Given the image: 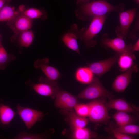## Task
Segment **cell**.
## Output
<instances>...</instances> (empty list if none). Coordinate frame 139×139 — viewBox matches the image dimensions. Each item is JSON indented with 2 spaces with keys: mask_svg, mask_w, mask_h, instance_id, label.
<instances>
[{
  "mask_svg": "<svg viewBox=\"0 0 139 139\" xmlns=\"http://www.w3.org/2000/svg\"><path fill=\"white\" fill-rule=\"evenodd\" d=\"M68 113L69 121L70 128L72 131L85 127L88 124L89 119L85 117L80 116L73 110Z\"/></svg>",
  "mask_w": 139,
  "mask_h": 139,
  "instance_id": "cell-20",
  "label": "cell"
},
{
  "mask_svg": "<svg viewBox=\"0 0 139 139\" xmlns=\"http://www.w3.org/2000/svg\"><path fill=\"white\" fill-rule=\"evenodd\" d=\"M77 9L75 11L76 16L82 20L92 19L93 17L107 14L114 12L119 13L123 11V3L113 5L105 0H78Z\"/></svg>",
  "mask_w": 139,
  "mask_h": 139,
  "instance_id": "cell-1",
  "label": "cell"
},
{
  "mask_svg": "<svg viewBox=\"0 0 139 139\" xmlns=\"http://www.w3.org/2000/svg\"><path fill=\"white\" fill-rule=\"evenodd\" d=\"M106 106L111 109L116 110L118 111L135 113L138 114L139 107L129 103L122 99H113L105 103Z\"/></svg>",
  "mask_w": 139,
  "mask_h": 139,
  "instance_id": "cell-15",
  "label": "cell"
},
{
  "mask_svg": "<svg viewBox=\"0 0 139 139\" xmlns=\"http://www.w3.org/2000/svg\"><path fill=\"white\" fill-rule=\"evenodd\" d=\"M11 0H0V9L3 7Z\"/></svg>",
  "mask_w": 139,
  "mask_h": 139,
  "instance_id": "cell-32",
  "label": "cell"
},
{
  "mask_svg": "<svg viewBox=\"0 0 139 139\" xmlns=\"http://www.w3.org/2000/svg\"><path fill=\"white\" fill-rule=\"evenodd\" d=\"M101 42L103 46L111 48L118 53L127 54L136 57L133 52L130 50L124 39L120 37H117L115 38L109 39L105 37L102 39Z\"/></svg>",
  "mask_w": 139,
  "mask_h": 139,
  "instance_id": "cell-13",
  "label": "cell"
},
{
  "mask_svg": "<svg viewBox=\"0 0 139 139\" xmlns=\"http://www.w3.org/2000/svg\"><path fill=\"white\" fill-rule=\"evenodd\" d=\"M79 32L77 25L73 24L70 30L63 35L62 40L69 49L81 55L77 41L79 38Z\"/></svg>",
  "mask_w": 139,
  "mask_h": 139,
  "instance_id": "cell-14",
  "label": "cell"
},
{
  "mask_svg": "<svg viewBox=\"0 0 139 139\" xmlns=\"http://www.w3.org/2000/svg\"><path fill=\"white\" fill-rule=\"evenodd\" d=\"M18 9L19 12L18 14L12 20L7 22V25L14 33V36L30 29L33 23V20L27 17Z\"/></svg>",
  "mask_w": 139,
  "mask_h": 139,
  "instance_id": "cell-9",
  "label": "cell"
},
{
  "mask_svg": "<svg viewBox=\"0 0 139 139\" xmlns=\"http://www.w3.org/2000/svg\"><path fill=\"white\" fill-rule=\"evenodd\" d=\"M104 129L108 132L112 134L120 133L134 135H137L139 134V126L133 124L118 125L116 127L110 125L109 127H105Z\"/></svg>",
  "mask_w": 139,
  "mask_h": 139,
  "instance_id": "cell-17",
  "label": "cell"
},
{
  "mask_svg": "<svg viewBox=\"0 0 139 139\" xmlns=\"http://www.w3.org/2000/svg\"><path fill=\"white\" fill-rule=\"evenodd\" d=\"M78 98L88 100L95 99L105 97L109 100L114 99L115 96L103 86L98 79L94 77L92 81L77 95Z\"/></svg>",
  "mask_w": 139,
  "mask_h": 139,
  "instance_id": "cell-3",
  "label": "cell"
},
{
  "mask_svg": "<svg viewBox=\"0 0 139 139\" xmlns=\"http://www.w3.org/2000/svg\"><path fill=\"white\" fill-rule=\"evenodd\" d=\"M16 113L9 105L5 103L0 99V127L6 128L8 127L10 123L14 118Z\"/></svg>",
  "mask_w": 139,
  "mask_h": 139,
  "instance_id": "cell-16",
  "label": "cell"
},
{
  "mask_svg": "<svg viewBox=\"0 0 139 139\" xmlns=\"http://www.w3.org/2000/svg\"><path fill=\"white\" fill-rule=\"evenodd\" d=\"M39 81V83H36L29 80L25 82V84L40 95L55 99L60 90L56 81L50 80L43 77L40 78Z\"/></svg>",
  "mask_w": 139,
  "mask_h": 139,
  "instance_id": "cell-4",
  "label": "cell"
},
{
  "mask_svg": "<svg viewBox=\"0 0 139 139\" xmlns=\"http://www.w3.org/2000/svg\"><path fill=\"white\" fill-rule=\"evenodd\" d=\"M19 12L18 9L16 10L14 7L7 4L0 9V22L10 21Z\"/></svg>",
  "mask_w": 139,
  "mask_h": 139,
  "instance_id": "cell-22",
  "label": "cell"
},
{
  "mask_svg": "<svg viewBox=\"0 0 139 139\" xmlns=\"http://www.w3.org/2000/svg\"><path fill=\"white\" fill-rule=\"evenodd\" d=\"M49 59L46 57L36 60L34 66L36 68H40L48 79L56 81L60 77L61 74L57 68L49 65Z\"/></svg>",
  "mask_w": 139,
  "mask_h": 139,
  "instance_id": "cell-12",
  "label": "cell"
},
{
  "mask_svg": "<svg viewBox=\"0 0 139 139\" xmlns=\"http://www.w3.org/2000/svg\"><path fill=\"white\" fill-rule=\"evenodd\" d=\"M34 37L33 32L30 29L22 32L16 35H14L11 38V40L12 42H14L17 39L20 46L26 48L30 46L32 44Z\"/></svg>",
  "mask_w": 139,
  "mask_h": 139,
  "instance_id": "cell-18",
  "label": "cell"
},
{
  "mask_svg": "<svg viewBox=\"0 0 139 139\" xmlns=\"http://www.w3.org/2000/svg\"><path fill=\"white\" fill-rule=\"evenodd\" d=\"M113 134L114 136L117 139H133L134 137L128 134L120 133H114Z\"/></svg>",
  "mask_w": 139,
  "mask_h": 139,
  "instance_id": "cell-30",
  "label": "cell"
},
{
  "mask_svg": "<svg viewBox=\"0 0 139 139\" xmlns=\"http://www.w3.org/2000/svg\"><path fill=\"white\" fill-rule=\"evenodd\" d=\"M22 13L27 17L33 20L35 19L45 20L47 16L46 11L35 8L25 9Z\"/></svg>",
  "mask_w": 139,
  "mask_h": 139,
  "instance_id": "cell-26",
  "label": "cell"
},
{
  "mask_svg": "<svg viewBox=\"0 0 139 139\" xmlns=\"http://www.w3.org/2000/svg\"><path fill=\"white\" fill-rule=\"evenodd\" d=\"M128 46L130 50L132 52L139 51V40L138 39L134 45L129 44Z\"/></svg>",
  "mask_w": 139,
  "mask_h": 139,
  "instance_id": "cell-31",
  "label": "cell"
},
{
  "mask_svg": "<svg viewBox=\"0 0 139 139\" xmlns=\"http://www.w3.org/2000/svg\"><path fill=\"white\" fill-rule=\"evenodd\" d=\"M89 103V120L93 122L105 124L109 121L110 117L108 115L107 108L103 101L96 99Z\"/></svg>",
  "mask_w": 139,
  "mask_h": 139,
  "instance_id": "cell-5",
  "label": "cell"
},
{
  "mask_svg": "<svg viewBox=\"0 0 139 139\" xmlns=\"http://www.w3.org/2000/svg\"><path fill=\"white\" fill-rule=\"evenodd\" d=\"M16 59L14 54L8 53L2 45L0 46V70L5 69L11 61Z\"/></svg>",
  "mask_w": 139,
  "mask_h": 139,
  "instance_id": "cell-24",
  "label": "cell"
},
{
  "mask_svg": "<svg viewBox=\"0 0 139 139\" xmlns=\"http://www.w3.org/2000/svg\"><path fill=\"white\" fill-rule=\"evenodd\" d=\"M107 17L106 14L93 17L88 28H83L79 31V38L84 41L87 48L96 45L97 42L94 38L101 30Z\"/></svg>",
  "mask_w": 139,
  "mask_h": 139,
  "instance_id": "cell-2",
  "label": "cell"
},
{
  "mask_svg": "<svg viewBox=\"0 0 139 139\" xmlns=\"http://www.w3.org/2000/svg\"><path fill=\"white\" fill-rule=\"evenodd\" d=\"M112 117L118 125L132 124L138 119L127 113L118 111L113 115Z\"/></svg>",
  "mask_w": 139,
  "mask_h": 139,
  "instance_id": "cell-21",
  "label": "cell"
},
{
  "mask_svg": "<svg viewBox=\"0 0 139 139\" xmlns=\"http://www.w3.org/2000/svg\"><path fill=\"white\" fill-rule=\"evenodd\" d=\"M137 18L134 28L130 32L128 33L127 37L128 36L133 40H135L136 38V34L139 30V17L138 16H137Z\"/></svg>",
  "mask_w": 139,
  "mask_h": 139,
  "instance_id": "cell-29",
  "label": "cell"
},
{
  "mask_svg": "<svg viewBox=\"0 0 139 139\" xmlns=\"http://www.w3.org/2000/svg\"><path fill=\"white\" fill-rule=\"evenodd\" d=\"M137 8H134L119 13L120 24L115 28L118 37L124 40L127 37L130 27L136 15Z\"/></svg>",
  "mask_w": 139,
  "mask_h": 139,
  "instance_id": "cell-7",
  "label": "cell"
},
{
  "mask_svg": "<svg viewBox=\"0 0 139 139\" xmlns=\"http://www.w3.org/2000/svg\"><path fill=\"white\" fill-rule=\"evenodd\" d=\"M94 74L87 66L78 68L76 70L75 77L79 82L84 84H89L94 78Z\"/></svg>",
  "mask_w": 139,
  "mask_h": 139,
  "instance_id": "cell-19",
  "label": "cell"
},
{
  "mask_svg": "<svg viewBox=\"0 0 139 139\" xmlns=\"http://www.w3.org/2000/svg\"><path fill=\"white\" fill-rule=\"evenodd\" d=\"M1 45H1V37H0V46Z\"/></svg>",
  "mask_w": 139,
  "mask_h": 139,
  "instance_id": "cell-34",
  "label": "cell"
},
{
  "mask_svg": "<svg viewBox=\"0 0 139 139\" xmlns=\"http://www.w3.org/2000/svg\"><path fill=\"white\" fill-rule=\"evenodd\" d=\"M54 105L67 113L73 110L78 103L77 98L67 91L60 90L55 98Z\"/></svg>",
  "mask_w": 139,
  "mask_h": 139,
  "instance_id": "cell-8",
  "label": "cell"
},
{
  "mask_svg": "<svg viewBox=\"0 0 139 139\" xmlns=\"http://www.w3.org/2000/svg\"><path fill=\"white\" fill-rule=\"evenodd\" d=\"M135 1L137 4H138L139 3V0H135Z\"/></svg>",
  "mask_w": 139,
  "mask_h": 139,
  "instance_id": "cell-33",
  "label": "cell"
},
{
  "mask_svg": "<svg viewBox=\"0 0 139 139\" xmlns=\"http://www.w3.org/2000/svg\"><path fill=\"white\" fill-rule=\"evenodd\" d=\"M138 70L137 65L133 63L129 68L116 77L112 85L113 89L118 92H123L130 82L132 74Z\"/></svg>",
  "mask_w": 139,
  "mask_h": 139,
  "instance_id": "cell-11",
  "label": "cell"
},
{
  "mask_svg": "<svg viewBox=\"0 0 139 139\" xmlns=\"http://www.w3.org/2000/svg\"><path fill=\"white\" fill-rule=\"evenodd\" d=\"M74 109L76 113L79 115L83 117H88L90 111L89 103L87 104L77 103Z\"/></svg>",
  "mask_w": 139,
  "mask_h": 139,
  "instance_id": "cell-27",
  "label": "cell"
},
{
  "mask_svg": "<svg viewBox=\"0 0 139 139\" xmlns=\"http://www.w3.org/2000/svg\"><path fill=\"white\" fill-rule=\"evenodd\" d=\"M44 136L39 134L30 133L25 132H20L14 137L15 139H39L45 138Z\"/></svg>",
  "mask_w": 139,
  "mask_h": 139,
  "instance_id": "cell-28",
  "label": "cell"
},
{
  "mask_svg": "<svg viewBox=\"0 0 139 139\" xmlns=\"http://www.w3.org/2000/svg\"><path fill=\"white\" fill-rule=\"evenodd\" d=\"M120 54L117 53L114 56L106 59L90 63H87V67L94 74L100 77L109 71L118 61Z\"/></svg>",
  "mask_w": 139,
  "mask_h": 139,
  "instance_id": "cell-10",
  "label": "cell"
},
{
  "mask_svg": "<svg viewBox=\"0 0 139 139\" xmlns=\"http://www.w3.org/2000/svg\"><path fill=\"white\" fill-rule=\"evenodd\" d=\"M73 131L72 137L75 139H90L95 138L97 133L85 127L78 128Z\"/></svg>",
  "mask_w": 139,
  "mask_h": 139,
  "instance_id": "cell-23",
  "label": "cell"
},
{
  "mask_svg": "<svg viewBox=\"0 0 139 139\" xmlns=\"http://www.w3.org/2000/svg\"><path fill=\"white\" fill-rule=\"evenodd\" d=\"M136 58L128 54H120L118 61L121 71H124L129 68L133 64V60Z\"/></svg>",
  "mask_w": 139,
  "mask_h": 139,
  "instance_id": "cell-25",
  "label": "cell"
},
{
  "mask_svg": "<svg viewBox=\"0 0 139 139\" xmlns=\"http://www.w3.org/2000/svg\"><path fill=\"white\" fill-rule=\"evenodd\" d=\"M16 108L17 113L28 129L31 128L37 122L40 121L45 115L41 111L23 107L19 104L17 105Z\"/></svg>",
  "mask_w": 139,
  "mask_h": 139,
  "instance_id": "cell-6",
  "label": "cell"
}]
</instances>
